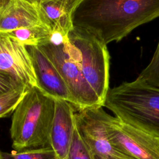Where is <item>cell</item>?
Masks as SVG:
<instances>
[{
    "mask_svg": "<svg viewBox=\"0 0 159 159\" xmlns=\"http://www.w3.org/2000/svg\"><path fill=\"white\" fill-rule=\"evenodd\" d=\"M157 17L159 0H83L74 12L73 23L107 45Z\"/></svg>",
    "mask_w": 159,
    "mask_h": 159,
    "instance_id": "6da1fadb",
    "label": "cell"
},
{
    "mask_svg": "<svg viewBox=\"0 0 159 159\" xmlns=\"http://www.w3.org/2000/svg\"><path fill=\"white\" fill-rule=\"evenodd\" d=\"M103 107L122 122L159 138V87L136 79L109 88Z\"/></svg>",
    "mask_w": 159,
    "mask_h": 159,
    "instance_id": "7a4b0ae2",
    "label": "cell"
},
{
    "mask_svg": "<svg viewBox=\"0 0 159 159\" xmlns=\"http://www.w3.org/2000/svg\"><path fill=\"white\" fill-rule=\"evenodd\" d=\"M55 100L37 86L28 91L14 111L10 128L16 151L50 147Z\"/></svg>",
    "mask_w": 159,
    "mask_h": 159,
    "instance_id": "3957f363",
    "label": "cell"
},
{
    "mask_svg": "<svg viewBox=\"0 0 159 159\" xmlns=\"http://www.w3.org/2000/svg\"><path fill=\"white\" fill-rule=\"evenodd\" d=\"M68 39L79 53L78 63L83 76L104 104L109 89L110 55L107 45L88 30L75 26Z\"/></svg>",
    "mask_w": 159,
    "mask_h": 159,
    "instance_id": "277c9868",
    "label": "cell"
},
{
    "mask_svg": "<svg viewBox=\"0 0 159 159\" xmlns=\"http://www.w3.org/2000/svg\"><path fill=\"white\" fill-rule=\"evenodd\" d=\"M37 47L57 69L75 100L76 109L103 107V103L83 76L80 65L69 55L61 35L53 34L51 40Z\"/></svg>",
    "mask_w": 159,
    "mask_h": 159,
    "instance_id": "5b68a950",
    "label": "cell"
},
{
    "mask_svg": "<svg viewBox=\"0 0 159 159\" xmlns=\"http://www.w3.org/2000/svg\"><path fill=\"white\" fill-rule=\"evenodd\" d=\"M104 122L115 157L122 159H159V138L131 127L106 112Z\"/></svg>",
    "mask_w": 159,
    "mask_h": 159,
    "instance_id": "8992f818",
    "label": "cell"
},
{
    "mask_svg": "<svg viewBox=\"0 0 159 159\" xmlns=\"http://www.w3.org/2000/svg\"><path fill=\"white\" fill-rule=\"evenodd\" d=\"M105 112L102 107H95L75 113L76 129L94 159H110L114 156L104 126Z\"/></svg>",
    "mask_w": 159,
    "mask_h": 159,
    "instance_id": "52a82bcc",
    "label": "cell"
},
{
    "mask_svg": "<svg viewBox=\"0 0 159 159\" xmlns=\"http://www.w3.org/2000/svg\"><path fill=\"white\" fill-rule=\"evenodd\" d=\"M35 78L36 86L45 94L70 102L75 108V100L57 69L37 46H27Z\"/></svg>",
    "mask_w": 159,
    "mask_h": 159,
    "instance_id": "ba28073f",
    "label": "cell"
},
{
    "mask_svg": "<svg viewBox=\"0 0 159 159\" xmlns=\"http://www.w3.org/2000/svg\"><path fill=\"white\" fill-rule=\"evenodd\" d=\"M0 70L12 74L29 88L36 86L27 47L4 32H0Z\"/></svg>",
    "mask_w": 159,
    "mask_h": 159,
    "instance_id": "9c48e42d",
    "label": "cell"
},
{
    "mask_svg": "<svg viewBox=\"0 0 159 159\" xmlns=\"http://www.w3.org/2000/svg\"><path fill=\"white\" fill-rule=\"evenodd\" d=\"M54 100L55 112L50 134V144L58 159H66L76 128L75 108L66 101Z\"/></svg>",
    "mask_w": 159,
    "mask_h": 159,
    "instance_id": "30bf717a",
    "label": "cell"
},
{
    "mask_svg": "<svg viewBox=\"0 0 159 159\" xmlns=\"http://www.w3.org/2000/svg\"><path fill=\"white\" fill-rule=\"evenodd\" d=\"M83 0H40L36 5L40 20L53 34L64 39L73 27V16Z\"/></svg>",
    "mask_w": 159,
    "mask_h": 159,
    "instance_id": "8fae6325",
    "label": "cell"
},
{
    "mask_svg": "<svg viewBox=\"0 0 159 159\" xmlns=\"http://www.w3.org/2000/svg\"><path fill=\"white\" fill-rule=\"evenodd\" d=\"M40 24L36 5L25 0H0V32Z\"/></svg>",
    "mask_w": 159,
    "mask_h": 159,
    "instance_id": "7c38bea8",
    "label": "cell"
},
{
    "mask_svg": "<svg viewBox=\"0 0 159 159\" xmlns=\"http://www.w3.org/2000/svg\"><path fill=\"white\" fill-rule=\"evenodd\" d=\"M4 33L26 47L42 45L51 40L53 35L43 24Z\"/></svg>",
    "mask_w": 159,
    "mask_h": 159,
    "instance_id": "4fadbf2b",
    "label": "cell"
},
{
    "mask_svg": "<svg viewBox=\"0 0 159 159\" xmlns=\"http://www.w3.org/2000/svg\"><path fill=\"white\" fill-rule=\"evenodd\" d=\"M1 159H58L51 147L28 149L11 152H1Z\"/></svg>",
    "mask_w": 159,
    "mask_h": 159,
    "instance_id": "5bb4252c",
    "label": "cell"
},
{
    "mask_svg": "<svg viewBox=\"0 0 159 159\" xmlns=\"http://www.w3.org/2000/svg\"><path fill=\"white\" fill-rule=\"evenodd\" d=\"M29 88L24 86L0 95V118L6 117L15 110Z\"/></svg>",
    "mask_w": 159,
    "mask_h": 159,
    "instance_id": "9a60e30c",
    "label": "cell"
},
{
    "mask_svg": "<svg viewBox=\"0 0 159 159\" xmlns=\"http://www.w3.org/2000/svg\"><path fill=\"white\" fill-rule=\"evenodd\" d=\"M66 159H94L76 127L73 133Z\"/></svg>",
    "mask_w": 159,
    "mask_h": 159,
    "instance_id": "2e32d148",
    "label": "cell"
},
{
    "mask_svg": "<svg viewBox=\"0 0 159 159\" xmlns=\"http://www.w3.org/2000/svg\"><path fill=\"white\" fill-rule=\"evenodd\" d=\"M137 79L159 87V42L150 62Z\"/></svg>",
    "mask_w": 159,
    "mask_h": 159,
    "instance_id": "e0dca14e",
    "label": "cell"
},
{
    "mask_svg": "<svg viewBox=\"0 0 159 159\" xmlns=\"http://www.w3.org/2000/svg\"><path fill=\"white\" fill-rule=\"evenodd\" d=\"M24 86L28 87L12 74L0 70V95Z\"/></svg>",
    "mask_w": 159,
    "mask_h": 159,
    "instance_id": "ac0fdd59",
    "label": "cell"
},
{
    "mask_svg": "<svg viewBox=\"0 0 159 159\" xmlns=\"http://www.w3.org/2000/svg\"><path fill=\"white\" fill-rule=\"evenodd\" d=\"M25 1H27V2H30V3H31V4H32L37 5V4L39 2V1H40V0H25Z\"/></svg>",
    "mask_w": 159,
    "mask_h": 159,
    "instance_id": "d6986e66",
    "label": "cell"
},
{
    "mask_svg": "<svg viewBox=\"0 0 159 159\" xmlns=\"http://www.w3.org/2000/svg\"><path fill=\"white\" fill-rule=\"evenodd\" d=\"M110 159H122V158H119V157H117L113 156V157H111V158H110Z\"/></svg>",
    "mask_w": 159,
    "mask_h": 159,
    "instance_id": "ffe728a7",
    "label": "cell"
},
{
    "mask_svg": "<svg viewBox=\"0 0 159 159\" xmlns=\"http://www.w3.org/2000/svg\"><path fill=\"white\" fill-rule=\"evenodd\" d=\"M0 159H1V151H0Z\"/></svg>",
    "mask_w": 159,
    "mask_h": 159,
    "instance_id": "44dd1931",
    "label": "cell"
}]
</instances>
